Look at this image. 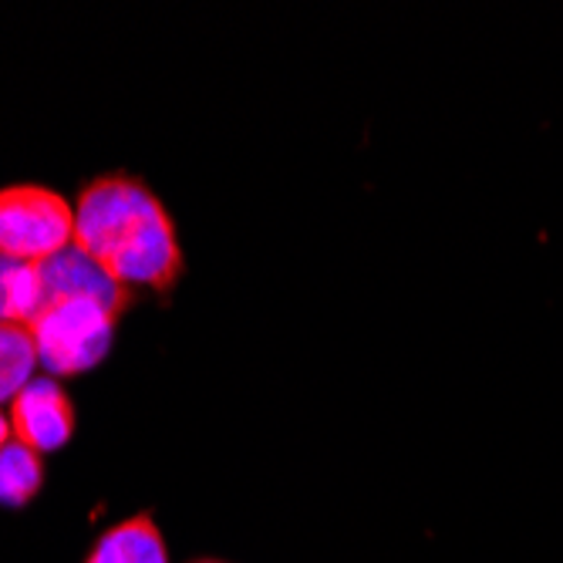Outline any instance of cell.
I'll return each instance as SVG.
<instances>
[{
    "label": "cell",
    "instance_id": "cell-7",
    "mask_svg": "<svg viewBox=\"0 0 563 563\" xmlns=\"http://www.w3.org/2000/svg\"><path fill=\"white\" fill-rule=\"evenodd\" d=\"M44 303V284L37 264H18L0 257V321L27 324Z\"/></svg>",
    "mask_w": 563,
    "mask_h": 563
},
{
    "label": "cell",
    "instance_id": "cell-5",
    "mask_svg": "<svg viewBox=\"0 0 563 563\" xmlns=\"http://www.w3.org/2000/svg\"><path fill=\"white\" fill-rule=\"evenodd\" d=\"M37 267H41V284H44V300L47 297H91V300L115 307L119 314L125 311L129 287L119 284L109 271H101L75 243L62 250L58 257H51Z\"/></svg>",
    "mask_w": 563,
    "mask_h": 563
},
{
    "label": "cell",
    "instance_id": "cell-9",
    "mask_svg": "<svg viewBox=\"0 0 563 563\" xmlns=\"http://www.w3.org/2000/svg\"><path fill=\"white\" fill-rule=\"evenodd\" d=\"M37 365V351L27 324L0 321V401H14V395L31 382Z\"/></svg>",
    "mask_w": 563,
    "mask_h": 563
},
{
    "label": "cell",
    "instance_id": "cell-1",
    "mask_svg": "<svg viewBox=\"0 0 563 563\" xmlns=\"http://www.w3.org/2000/svg\"><path fill=\"white\" fill-rule=\"evenodd\" d=\"M75 246L125 287L169 290L183 274V246L163 199L132 176H98L81 189Z\"/></svg>",
    "mask_w": 563,
    "mask_h": 563
},
{
    "label": "cell",
    "instance_id": "cell-6",
    "mask_svg": "<svg viewBox=\"0 0 563 563\" xmlns=\"http://www.w3.org/2000/svg\"><path fill=\"white\" fill-rule=\"evenodd\" d=\"M85 563H169V547L159 523L139 514L101 533Z\"/></svg>",
    "mask_w": 563,
    "mask_h": 563
},
{
    "label": "cell",
    "instance_id": "cell-2",
    "mask_svg": "<svg viewBox=\"0 0 563 563\" xmlns=\"http://www.w3.org/2000/svg\"><path fill=\"white\" fill-rule=\"evenodd\" d=\"M119 311L91 297H47L27 321L37 365L51 375H81L112 347Z\"/></svg>",
    "mask_w": 563,
    "mask_h": 563
},
{
    "label": "cell",
    "instance_id": "cell-4",
    "mask_svg": "<svg viewBox=\"0 0 563 563\" xmlns=\"http://www.w3.org/2000/svg\"><path fill=\"white\" fill-rule=\"evenodd\" d=\"M11 439L34 452H55L75 432V405L55 378H31L11 401Z\"/></svg>",
    "mask_w": 563,
    "mask_h": 563
},
{
    "label": "cell",
    "instance_id": "cell-11",
    "mask_svg": "<svg viewBox=\"0 0 563 563\" xmlns=\"http://www.w3.org/2000/svg\"><path fill=\"white\" fill-rule=\"evenodd\" d=\"M192 563H223V560H192Z\"/></svg>",
    "mask_w": 563,
    "mask_h": 563
},
{
    "label": "cell",
    "instance_id": "cell-10",
    "mask_svg": "<svg viewBox=\"0 0 563 563\" xmlns=\"http://www.w3.org/2000/svg\"><path fill=\"white\" fill-rule=\"evenodd\" d=\"M8 442H11V419L0 416V449H4Z\"/></svg>",
    "mask_w": 563,
    "mask_h": 563
},
{
    "label": "cell",
    "instance_id": "cell-8",
    "mask_svg": "<svg viewBox=\"0 0 563 563\" xmlns=\"http://www.w3.org/2000/svg\"><path fill=\"white\" fill-rule=\"evenodd\" d=\"M44 483L41 452L11 439L0 449V506H27Z\"/></svg>",
    "mask_w": 563,
    "mask_h": 563
},
{
    "label": "cell",
    "instance_id": "cell-3",
    "mask_svg": "<svg viewBox=\"0 0 563 563\" xmlns=\"http://www.w3.org/2000/svg\"><path fill=\"white\" fill-rule=\"evenodd\" d=\"M75 243V207L44 186L0 189V257L44 264Z\"/></svg>",
    "mask_w": 563,
    "mask_h": 563
}]
</instances>
